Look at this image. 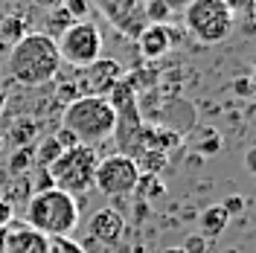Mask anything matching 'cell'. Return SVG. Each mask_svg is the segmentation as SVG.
<instances>
[{
  "label": "cell",
  "instance_id": "obj_1",
  "mask_svg": "<svg viewBox=\"0 0 256 253\" xmlns=\"http://www.w3.org/2000/svg\"><path fill=\"white\" fill-rule=\"evenodd\" d=\"M58 67H62V58H58L56 41L44 32H26L9 50L6 73L24 88H41L58 76Z\"/></svg>",
  "mask_w": 256,
  "mask_h": 253
},
{
  "label": "cell",
  "instance_id": "obj_2",
  "mask_svg": "<svg viewBox=\"0 0 256 253\" xmlns=\"http://www.w3.org/2000/svg\"><path fill=\"white\" fill-rule=\"evenodd\" d=\"M62 128H67L79 146H90L114 137L116 114L105 96H76L64 105Z\"/></svg>",
  "mask_w": 256,
  "mask_h": 253
},
{
  "label": "cell",
  "instance_id": "obj_3",
  "mask_svg": "<svg viewBox=\"0 0 256 253\" xmlns=\"http://www.w3.org/2000/svg\"><path fill=\"white\" fill-rule=\"evenodd\" d=\"M79 224V204L73 195L56 190L32 192L26 201V227L44 233L47 238H67Z\"/></svg>",
  "mask_w": 256,
  "mask_h": 253
},
{
  "label": "cell",
  "instance_id": "obj_4",
  "mask_svg": "<svg viewBox=\"0 0 256 253\" xmlns=\"http://www.w3.org/2000/svg\"><path fill=\"white\" fill-rule=\"evenodd\" d=\"M96 163H99V158H96V152L90 146H73V148L62 152L50 163L47 174L56 190L76 198V195H82V192H88L94 186Z\"/></svg>",
  "mask_w": 256,
  "mask_h": 253
},
{
  "label": "cell",
  "instance_id": "obj_5",
  "mask_svg": "<svg viewBox=\"0 0 256 253\" xmlns=\"http://www.w3.org/2000/svg\"><path fill=\"white\" fill-rule=\"evenodd\" d=\"M233 12L224 0H190L184 9V26L201 44H218L233 32Z\"/></svg>",
  "mask_w": 256,
  "mask_h": 253
},
{
  "label": "cell",
  "instance_id": "obj_6",
  "mask_svg": "<svg viewBox=\"0 0 256 253\" xmlns=\"http://www.w3.org/2000/svg\"><path fill=\"white\" fill-rule=\"evenodd\" d=\"M56 47H58L62 62H67L76 70H84L88 64H94L102 56V32L90 20H73L56 38Z\"/></svg>",
  "mask_w": 256,
  "mask_h": 253
},
{
  "label": "cell",
  "instance_id": "obj_7",
  "mask_svg": "<svg viewBox=\"0 0 256 253\" xmlns=\"http://www.w3.org/2000/svg\"><path fill=\"white\" fill-rule=\"evenodd\" d=\"M140 180V169L131 154H111V158L96 163L94 186L108 198H126L137 190Z\"/></svg>",
  "mask_w": 256,
  "mask_h": 253
},
{
  "label": "cell",
  "instance_id": "obj_8",
  "mask_svg": "<svg viewBox=\"0 0 256 253\" xmlns=\"http://www.w3.org/2000/svg\"><path fill=\"white\" fill-rule=\"evenodd\" d=\"M122 79H126V70L114 62V58H102L99 56L94 64H88L82 70V88H84L82 96H105L108 99V94Z\"/></svg>",
  "mask_w": 256,
  "mask_h": 253
},
{
  "label": "cell",
  "instance_id": "obj_9",
  "mask_svg": "<svg viewBox=\"0 0 256 253\" xmlns=\"http://www.w3.org/2000/svg\"><path fill=\"white\" fill-rule=\"evenodd\" d=\"M96 3H99V9L108 15V20L116 30H122L131 38H137L143 32V26L148 24L143 0H96Z\"/></svg>",
  "mask_w": 256,
  "mask_h": 253
},
{
  "label": "cell",
  "instance_id": "obj_10",
  "mask_svg": "<svg viewBox=\"0 0 256 253\" xmlns=\"http://www.w3.org/2000/svg\"><path fill=\"white\" fill-rule=\"evenodd\" d=\"M126 233V218H122V212H116L114 206H102V210H96L94 218H90V236L99 242V244H105V248H111L116 244L120 238Z\"/></svg>",
  "mask_w": 256,
  "mask_h": 253
},
{
  "label": "cell",
  "instance_id": "obj_11",
  "mask_svg": "<svg viewBox=\"0 0 256 253\" xmlns=\"http://www.w3.org/2000/svg\"><path fill=\"white\" fill-rule=\"evenodd\" d=\"M175 44V30H169L166 24H146L143 32L137 35V47L146 58H163Z\"/></svg>",
  "mask_w": 256,
  "mask_h": 253
},
{
  "label": "cell",
  "instance_id": "obj_12",
  "mask_svg": "<svg viewBox=\"0 0 256 253\" xmlns=\"http://www.w3.org/2000/svg\"><path fill=\"white\" fill-rule=\"evenodd\" d=\"M3 253H50V238L32 227H12L3 238Z\"/></svg>",
  "mask_w": 256,
  "mask_h": 253
},
{
  "label": "cell",
  "instance_id": "obj_13",
  "mask_svg": "<svg viewBox=\"0 0 256 253\" xmlns=\"http://www.w3.org/2000/svg\"><path fill=\"white\" fill-rule=\"evenodd\" d=\"M227 224H230V216H227V210L222 204H212L207 206L204 212H201V236L207 238H218L227 230Z\"/></svg>",
  "mask_w": 256,
  "mask_h": 253
},
{
  "label": "cell",
  "instance_id": "obj_14",
  "mask_svg": "<svg viewBox=\"0 0 256 253\" xmlns=\"http://www.w3.org/2000/svg\"><path fill=\"white\" fill-rule=\"evenodd\" d=\"M134 163H137V169L143 174H160L166 169V154L158 152V148H143L140 160H134Z\"/></svg>",
  "mask_w": 256,
  "mask_h": 253
},
{
  "label": "cell",
  "instance_id": "obj_15",
  "mask_svg": "<svg viewBox=\"0 0 256 253\" xmlns=\"http://www.w3.org/2000/svg\"><path fill=\"white\" fill-rule=\"evenodd\" d=\"M70 24H73V15H70L64 6H56V9L50 12V18H47V32H44V35H50V38L56 41V38H58Z\"/></svg>",
  "mask_w": 256,
  "mask_h": 253
},
{
  "label": "cell",
  "instance_id": "obj_16",
  "mask_svg": "<svg viewBox=\"0 0 256 253\" xmlns=\"http://www.w3.org/2000/svg\"><path fill=\"white\" fill-rule=\"evenodd\" d=\"M134 192H140V198L152 201V198H160V195L166 192V186H163L160 174H143L140 172V180H137V190Z\"/></svg>",
  "mask_w": 256,
  "mask_h": 253
},
{
  "label": "cell",
  "instance_id": "obj_17",
  "mask_svg": "<svg viewBox=\"0 0 256 253\" xmlns=\"http://www.w3.org/2000/svg\"><path fill=\"white\" fill-rule=\"evenodd\" d=\"M58 154H62V146L50 137V140L38 142V148H35V154H32V163H38V166H50Z\"/></svg>",
  "mask_w": 256,
  "mask_h": 253
},
{
  "label": "cell",
  "instance_id": "obj_18",
  "mask_svg": "<svg viewBox=\"0 0 256 253\" xmlns=\"http://www.w3.org/2000/svg\"><path fill=\"white\" fill-rule=\"evenodd\" d=\"M0 30L6 32V38L9 41H18V38H24L26 35V24H24V18L20 15H9L0 20Z\"/></svg>",
  "mask_w": 256,
  "mask_h": 253
},
{
  "label": "cell",
  "instance_id": "obj_19",
  "mask_svg": "<svg viewBox=\"0 0 256 253\" xmlns=\"http://www.w3.org/2000/svg\"><path fill=\"white\" fill-rule=\"evenodd\" d=\"M143 9L148 24H166V18H169V6L163 0H148V3H143Z\"/></svg>",
  "mask_w": 256,
  "mask_h": 253
},
{
  "label": "cell",
  "instance_id": "obj_20",
  "mask_svg": "<svg viewBox=\"0 0 256 253\" xmlns=\"http://www.w3.org/2000/svg\"><path fill=\"white\" fill-rule=\"evenodd\" d=\"M30 166H32V148H18L9 158V172L12 174H26Z\"/></svg>",
  "mask_w": 256,
  "mask_h": 253
},
{
  "label": "cell",
  "instance_id": "obj_21",
  "mask_svg": "<svg viewBox=\"0 0 256 253\" xmlns=\"http://www.w3.org/2000/svg\"><path fill=\"white\" fill-rule=\"evenodd\" d=\"M180 248H184V253H207V238L201 236V233H195V236H186L184 238V244H180Z\"/></svg>",
  "mask_w": 256,
  "mask_h": 253
},
{
  "label": "cell",
  "instance_id": "obj_22",
  "mask_svg": "<svg viewBox=\"0 0 256 253\" xmlns=\"http://www.w3.org/2000/svg\"><path fill=\"white\" fill-rule=\"evenodd\" d=\"M35 131H38V128H35V122H32V120H26V122H18L15 131H12V140H15L18 146H20V142H26V140H30L32 134H35Z\"/></svg>",
  "mask_w": 256,
  "mask_h": 253
},
{
  "label": "cell",
  "instance_id": "obj_23",
  "mask_svg": "<svg viewBox=\"0 0 256 253\" xmlns=\"http://www.w3.org/2000/svg\"><path fill=\"white\" fill-rule=\"evenodd\" d=\"M12 218H15V204H9V201L0 195V227L6 230V227L12 224Z\"/></svg>",
  "mask_w": 256,
  "mask_h": 253
},
{
  "label": "cell",
  "instance_id": "obj_24",
  "mask_svg": "<svg viewBox=\"0 0 256 253\" xmlns=\"http://www.w3.org/2000/svg\"><path fill=\"white\" fill-rule=\"evenodd\" d=\"M52 140H56L58 146H62V152H67V148H73V146H79V142H76V137H73V134H70L67 128H58V131L52 134Z\"/></svg>",
  "mask_w": 256,
  "mask_h": 253
},
{
  "label": "cell",
  "instance_id": "obj_25",
  "mask_svg": "<svg viewBox=\"0 0 256 253\" xmlns=\"http://www.w3.org/2000/svg\"><path fill=\"white\" fill-rule=\"evenodd\" d=\"M64 9H67L73 18H82L84 12H88V0H67V3H64Z\"/></svg>",
  "mask_w": 256,
  "mask_h": 253
},
{
  "label": "cell",
  "instance_id": "obj_26",
  "mask_svg": "<svg viewBox=\"0 0 256 253\" xmlns=\"http://www.w3.org/2000/svg\"><path fill=\"white\" fill-rule=\"evenodd\" d=\"M222 206L227 210V216H233V212H242V210H244V198H242V195H233V198H230L227 204H222Z\"/></svg>",
  "mask_w": 256,
  "mask_h": 253
},
{
  "label": "cell",
  "instance_id": "obj_27",
  "mask_svg": "<svg viewBox=\"0 0 256 253\" xmlns=\"http://www.w3.org/2000/svg\"><path fill=\"white\" fill-rule=\"evenodd\" d=\"M244 169H248V172H250V174L256 178V146L244 152Z\"/></svg>",
  "mask_w": 256,
  "mask_h": 253
},
{
  "label": "cell",
  "instance_id": "obj_28",
  "mask_svg": "<svg viewBox=\"0 0 256 253\" xmlns=\"http://www.w3.org/2000/svg\"><path fill=\"white\" fill-rule=\"evenodd\" d=\"M35 6H50V9H56V6H64L67 0H32Z\"/></svg>",
  "mask_w": 256,
  "mask_h": 253
},
{
  "label": "cell",
  "instance_id": "obj_29",
  "mask_svg": "<svg viewBox=\"0 0 256 253\" xmlns=\"http://www.w3.org/2000/svg\"><path fill=\"white\" fill-rule=\"evenodd\" d=\"M160 253H184V248H180V244H175V248H163Z\"/></svg>",
  "mask_w": 256,
  "mask_h": 253
},
{
  "label": "cell",
  "instance_id": "obj_30",
  "mask_svg": "<svg viewBox=\"0 0 256 253\" xmlns=\"http://www.w3.org/2000/svg\"><path fill=\"white\" fill-rule=\"evenodd\" d=\"M3 238H6V230L0 227V253H3Z\"/></svg>",
  "mask_w": 256,
  "mask_h": 253
},
{
  "label": "cell",
  "instance_id": "obj_31",
  "mask_svg": "<svg viewBox=\"0 0 256 253\" xmlns=\"http://www.w3.org/2000/svg\"><path fill=\"white\" fill-rule=\"evenodd\" d=\"M3 105H6V96L0 94V111H3Z\"/></svg>",
  "mask_w": 256,
  "mask_h": 253
},
{
  "label": "cell",
  "instance_id": "obj_32",
  "mask_svg": "<svg viewBox=\"0 0 256 253\" xmlns=\"http://www.w3.org/2000/svg\"><path fill=\"white\" fill-rule=\"evenodd\" d=\"M0 142H3V137H0Z\"/></svg>",
  "mask_w": 256,
  "mask_h": 253
},
{
  "label": "cell",
  "instance_id": "obj_33",
  "mask_svg": "<svg viewBox=\"0 0 256 253\" xmlns=\"http://www.w3.org/2000/svg\"><path fill=\"white\" fill-rule=\"evenodd\" d=\"M254 84H256V82H254Z\"/></svg>",
  "mask_w": 256,
  "mask_h": 253
}]
</instances>
